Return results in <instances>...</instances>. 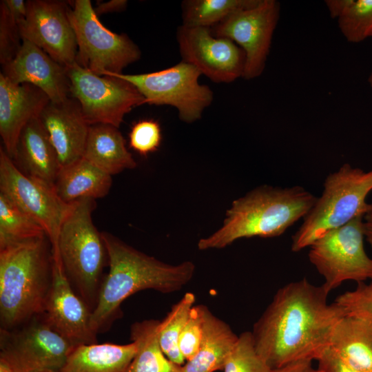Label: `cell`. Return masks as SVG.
<instances>
[{
	"label": "cell",
	"mask_w": 372,
	"mask_h": 372,
	"mask_svg": "<svg viewBox=\"0 0 372 372\" xmlns=\"http://www.w3.org/2000/svg\"><path fill=\"white\" fill-rule=\"evenodd\" d=\"M9 12L19 21L24 19L27 14L26 1L23 0H3Z\"/></svg>",
	"instance_id": "obj_39"
},
{
	"label": "cell",
	"mask_w": 372,
	"mask_h": 372,
	"mask_svg": "<svg viewBox=\"0 0 372 372\" xmlns=\"http://www.w3.org/2000/svg\"><path fill=\"white\" fill-rule=\"evenodd\" d=\"M76 347L54 330L43 313L0 330V359L16 372H59Z\"/></svg>",
	"instance_id": "obj_10"
},
{
	"label": "cell",
	"mask_w": 372,
	"mask_h": 372,
	"mask_svg": "<svg viewBox=\"0 0 372 372\" xmlns=\"http://www.w3.org/2000/svg\"><path fill=\"white\" fill-rule=\"evenodd\" d=\"M368 82L370 85V86L372 87V72L371 74H370L369 79H368Z\"/></svg>",
	"instance_id": "obj_43"
},
{
	"label": "cell",
	"mask_w": 372,
	"mask_h": 372,
	"mask_svg": "<svg viewBox=\"0 0 372 372\" xmlns=\"http://www.w3.org/2000/svg\"><path fill=\"white\" fill-rule=\"evenodd\" d=\"M322 285L302 278L280 287L251 331L258 353L272 370L300 360H318L329 349L345 316Z\"/></svg>",
	"instance_id": "obj_1"
},
{
	"label": "cell",
	"mask_w": 372,
	"mask_h": 372,
	"mask_svg": "<svg viewBox=\"0 0 372 372\" xmlns=\"http://www.w3.org/2000/svg\"><path fill=\"white\" fill-rule=\"evenodd\" d=\"M317 197L304 187L262 185L233 201L223 226L198 249H222L244 238H273L307 216Z\"/></svg>",
	"instance_id": "obj_3"
},
{
	"label": "cell",
	"mask_w": 372,
	"mask_h": 372,
	"mask_svg": "<svg viewBox=\"0 0 372 372\" xmlns=\"http://www.w3.org/2000/svg\"><path fill=\"white\" fill-rule=\"evenodd\" d=\"M345 316L359 317L372 322V281L358 283L357 287L338 296L334 302Z\"/></svg>",
	"instance_id": "obj_32"
},
{
	"label": "cell",
	"mask_w": 372,
	"mask_h": 372,
	"mask_svg": "<svg viewBox=\"0 0 372 372\" xmlns=\"http://www.w3.org/2000/svg\"><path fill=\"white\" fill-rule=\"evenodd\" d=\"M24 174L54 186L61 165L56 152L39 117L30 121L19 138L15 158Z\"/></svg>",
	"instance_id": "obj_20"
},
{
	"label": "cell",
	"mask_w": 372,
	"mask_h": 372,
	"mask_svg": "<svg viewBox=\"0 0 372 372\" xmlns=\"http://www.w3.org/2000/svg\"><path fill=\"white\" fill-rule=\"evenodd\" d=\"M26 5V17L19 23L22 40L34 43L61 65L73 64L78 48L69 18L70 3L28 0Z\"/></svg>",
	"instance_id": "obj_15"
},
{
	"label": "cell",
	"mask_w": 372,
	"mask_h": 372,
	"mask_svg": "<svg viewBox=\"0 0 372 372\" xmlns=\"http://www.w3.org/2000/svg\"><path fill=\"white\" fill-rule=\"evenodd\" d=\"M48 372H55V371H48Z\"/></svg>",
	"instance_id": "obj_44"
},
{
	"label": "cell",
	"mask_w": 372,
	"mask_h": 372,
	"mask_svg": "<svg viewBox=\"0 0 372 372\" xmlns=\"http://www.w3.org/2000/svg\"><path fill=\"white\" fill-rule=\"evenodd\" d=\"M39 119L56 152L61 169L83 158L90 125L75 99L70 96L61 103L50 101Z\"/></svg>",
	"instance_id": "obj_19"
},
{
	"label": "cell",
	"mask_w": 372,
	"mask_h": 372,
	"mask_svg": "<svg viewBox=\"0 0 372 372\" xmlns=\"http://www.w3.org/2000/svg\"><path fill=\"white\" fill-rule=\"evenodd\" d=\"M109 262L96 304L92 311L91 327L98 334L109 329L122 314V302L145 289L169 293L182 289L192 279L195 265L191 261L170 265L145 254L107 232H102Z\"/></svg>",
	"instance_id": "obj_2"
},
{
	"label": "cell",
	"mask_w": 372,
	"mask_h": 372,
	"mask_svg": "<svg viewBox=\"0 0 372 372\" xmlns=\"http://www.w3.org/2000/svg\"><path fill=\"white\" fill-rule=\"evenodd\" d=\"M45 236L35 220L0 193V247Z\"/></svg>",
	"instance_id": "obj_29"
},
{
	"label": "cell",
	"mask_w": 372,
	"mask_h": 372,
	"mask_svg": "<svg viewBox=\"0 0 372 372\" xmlns=\"http://www.w3.org/2000/svg\"><path fill=\"white\" fill-rule=\"evenodd\" d=\"M96 206L93 198L76 201L61 227L58 240L65 274L74 291L92 311L96 304L107 257L102 234L92 218Z\"/></svg>",
	"instance_id": "obj_6"
},
{
	"label": "cell",
	"mask_w": 372,
	"mask_h": 372,
	"mask_svg": "<svg viewBox=\"0 0 372 372\" xmlns=\"http://www.w3.org/2000/svg\"><path fill=\"white\" fill-rule=\"evenodd\" d=\"M0 372H16L5 360L0 359Z\"/></svg>",
	"instance_id": "obj_42"
},
{
	"label": "cell",
	"mask_w": 372,
	"mask_h": 372,
	"mask_svg": "<svg viewBox=\"0 0 372 372\" xmlns=\"http://www.w3.org/2000/svg\"><path fill=\"white\" fill-rule=\"evenodd\" d=\"M338 22L349 42L359 43L372 37V0H348Z\"/></svg>",
	"instance_id": "obj_30"
},
{
	"label": "cell",
	"mask_w": 372,
	"mask_h": 372,
	"mask_svg": "<svg viewBox=\"0 0 372 372\" xmlns=\"http://www.w3.org/2000/svg\"><path fill=\"white\" fill-rule=\"evenodd\" d=\"M1 66V73L12 83L35 85L52 103H61L71 96L67 67L29 41L23 40L15 58Z\"/></svg>",
	"instance_id": "obj_17"
},
{
	"label": "cell",
	"mask_w": 372,
	"mask_h": 372,
	"mask_svg": "<svg viewBox=\"0 0 372 372\" xmlns=\"http://www.w3.org/2000/svg\"><path fill=\"white\" fill-rule=\"evenodd\" d=\"M70 95L79 103L90 125L107 124L119 128L124 116L145 99L127 81L112 75H99L76 61L67 66Z\"/></svg>",
	"instance_id": "obj_12"
},
{
	"label": "cell",
	"mask_w": 372,
	"mask_h": 372,
	"mask_svg": "<svg viewBox=\"0 0 372 372\" xmlns=\"http://www.w3.org/2000/svg\"><path fill=\"white\" fill-rule=\"evenodd\" d=\"M223 370L224 372H272L271 368L258 353L251 331L238 335Z\"/></svg>",
	"instance_id": "obj_31"
},
{
	"label": "cell",
	"mask_w": 372,
	"mask_h": 372,
	"mask_svg": "<svg viewBox=\"0 0 372 372\" xmlns=\"http://www.w3.org/2000/svg\"><path fill=\"white\" fill-rule=\"evenodd\" d=\"M272 372H321L318 367L314 368L311 360L293 362L272 370Z\"/></svg>",
	"instance_id": "obj_37"
},
{
	"label": "cell",
	"mask_w": 372,
	"mask_h": 372,
	"mask_svg": "<svg viewBox=\"0 0 372 372\" xmlns=\"http://www.w3.org/2000/svg\"><path fill=\"white\" fill-rule=\"evenodd\" d=\"M329 349L358 372H372V322L344 316L332 333Z\"/></svg>",
	"instance_id": "obj_21"
},
{
	"label": "cell",
	"mask_w": 372,
	"mask_h": 372,
	"mask_svg": "<svg viewBox=\"0 0 372 372\" xmlns=\"http://www.w3.org/2000/svg\"><path fill=\"white\" fill-rule=\"evenodd\" d=\"M50 102L48 95L35 85L14 83L0 73V134L3 149L12 160L22 130L32 118L39 117Z\"/></svg>",
	"instance_id": "obj_18"
},
{
	"label": "cell",
	"mask_w": 372,
	"mask_h": 372,
	"mask_svg": "<svg viewBox=\"0 0 372 372\" xmlns=\"http://www.w3.org/2000/svg\"><path fill=\"white\" fill-rule=\"evenodd\" d=\"M0 193L35 220L49 238L54 260H61L58 240L61 227L75 203H66L54 187L25 174L0 147Z\"/></svg>",
	"instance_id": "obj_11"
},
{
	"label": "cell",
	"mask_w": 372,
	"mask_h": 372,
	"mask_svg": "<svg viewBox=\"0 0 372 372\" xmlns=\"http://www.w3.org/2000/svg\"><path fill=\"white\" fill-rule=\"evenodd\" d=\"M83 158L110 176L137 165L118 128L107 124L90 125Z\"/></svg>",
	"instance_id": "obj_23"
},
{
	"label": "cell",
	"mask_w": 372,
	"mask_h": 372,
	"mask_svg": "<svg viewBox=\"0 0 372 372\" xmlns=\"http://www.w3.org/2000/svg\"><path fill=\"white\" fill-rule=\"evenodd\" d=\"M238 335L205 307L203 333L197 353L182 366L183 372H215L223 370Z\"/></svg>",
	"instance_id": "obj_22"
},
{
	"label": "cell",
	"mask_w": 372,
	"mask_h": 372,
	"mask_svg": "<svg viewBox=\"0 0 372 372\" xmlns=\"http://www.w3.org/2000/svg\"><path fill=\"white\" fill-rule=\"evenodd\" d=\"M137 350L136 342L79 344L59 372H127Z\"/></svg>",
	"instance_id": "obj_24"
},
{
	"label": "cell",
	"mask_w": 372,
	"mask_h": 372,
	"mask_svg": "<svg viewBox=\"0 0 372 372\" xmlns=\"http://www.w3.org/2000/svg\"><path fill=\"white\" fill-rule=\"evenodd\" d=\"M279 16L277 1L258 0L211 28L215 36L233 41L244 51L245 79H255L263 72Z\"/></svg>",
	"instance_id": "obj_13"
},
{
	"label": "cell",
	"mask_w": 372,
	"mask_h": 372,
	"mask_svg": "<svg viewBox=\"0 0 372 372\" xmlns=\"http://www.w3.org/2000/svg\"><path fill=\"white\" fill-rule=\"evenodd\" d=\"M69 18L77 43L76 62L101 75L122 74L123 70L140 59L138 45L125 34H116L99 21L90 0L70 3Z\"/></svg>",
	"instance_id": "obj_7"
},
{
	"label": "cell",
	"mask_w": 372,
	"mask_h": 372,
	"mask_svg": "<svg viewBox=\"0 0 372 372\" xmlns=\"http://www.w3.org/2000/svg\"><path fill=\"white\" fill-rule=\"evenodd\" d=\"M321 372H358L345 364L329 349L317 360Z\"/></svg>",
	"instance_id": "obj_36"
},
{
	"label": "cell",
	"mask_w": 372,
	"mask_h": 372,
	"mask_svg": "<svg viewBox=\"0 0 372 372\" xmlns=\"http://www.w3.org/2000/svg\"><path fill=\"white\" fill-rule=\"evenodd\" d=\"M195 302V295L187 292L158 324V341L163 352L172 362L180 366L185 360L180 352L178 340Z\"/></svg>",
	"instance_id": "obj_28"
},
{
	"label": "cell",
	"mask_w": 372,
	"mask_h": 372,
	"mask_svg": "<svg viewBox=\"0 0 372 372\" xmlns=\"http://www.w3.org/2000/svg\"><path fill=\"white\" fill-rule=\"evenodd\" d=\"M258 0H186L182 3L183 25L209 28Z\"/></svg>",
	"instance_id": "obj_27"
},
{
	"label": "cell",
	"mask_w": 372,
	"mask_h": 372,
	"mask_svg": "<svg viewBox=\"0 0 372 372\" xmlns=\"http://www.w3.org/2000/svg\"><path fill=\"white\" fill-rule=\"evenodd\" d=\"M372 191V169L365 172L343 164L325 178L322 192L291 238V249L298 252L319 238L372 211L366 201Z\"/></svg>",
	"instance_id": "obj_5"
},
{
	"label": "cell",
	"mask_w": 372,
	"mask_h": 372,
	"mask_svg": "<svg viewBox=\"0 0 372 372\" xmlns=\"http://www.w3.org/2000/svg\"><path fill=\"white\" fill-rule=\"evenodd\" d=\"M2 1L0 3V63L5 65L15 58L19 52L23 40L19 23Z\"/></svg>",
	"instance_id": "obj_33"
},
{
	"label": "cell",
	"mask_w": 372,
	"mask_h": 372,
	"mask_svg": "<svg viewBox=\"0 0 372 372\" xmlns=\"http://www.w3.org/2000/svg\"><path fill=\"white\" fill-rule=\"evenodd\" d=\"M205 305H194L180 335L178 348L186 361L197 353L203 333Z\"/></svg>",
	"instance_id": "obj_35"
},
{
	"label": "cell",
	"mask_w": 372,
	"mask_h": 372,
	"mask_svg": "<svg viewBox=\"0 0 372 372\" xmlns=\"http://www.w3.org/2000/svg\"><path fill=\"white\" fill-rule=\"evenodd\" d=\"M363 231L366 240L372 247V211L364 217Z\"/></svg>",
	"instance_id": "obj_41"
},
{
	"label": "cell",
	"mask_w": 372,
	"mask_h": 372,
	"mask_svg": "<svg viewBox=\"0 0 372 372\" xmlns=\"http://www.w3.org/2000/svg\"><path fill=\"white\" fill-rule=\"evenodd\" d=\"M127 5L126 0H111L107 2L99 3L94 9V12L99 17L100 14L121 12L124 10Z\"/></svg>",
	"instance_id": "obj_38"
},
{
	"label": "cell",
	"mask_w": 372,
	"mask_h": 372,
	"mask_svg": "<svg viewBox=\"0 0 372 372\" xmlns=\"http://www.w3.org/2000/svg\"><path fill=\"white\" fill-rule=\"evenodd\" d=\"M202 74L192 65L181 61L159 71L137 74L103 72L127 81L145 99V103L170 105L178 110L179 118L187 123L202 116L213 101L212 90L198 81Z\"/></svg>",
	"instance_id": "obj_8"
},
{
	"label": "cell",
	"mask_w": 372,
	"mask_h": 372,
	"mask_svg": "<svg viewBox=\"0 0 372 372\" xmlns=\"http://www.w3.org/2000/svg\"><path fill=\"white\" fill-rule=\"evenodd\" d=\"M182 61L216 83L243 77L245 54L233 41L215 36L209 28L180 25L176 34Z\"/></svg>",
	"instance_id": "obj_14"
},
{
	"label": "cell",
	"mask_w": 372,
	"mask_h": 372,
	"mask_svg": "<svg viewBox=\"0 0 372 372\" xmlns=\"http://www.w3.org/2000/svg\"><path fill=\"white\" fill-rule=\"evenodd\" d=\"M53 267L47 236L0 247L1 329H14L43 313Z\"/></svg>",
	"instance_id": "obj_4"
},
{
	"label": "cell",
	"mask_w": 372,
	"mask_h": 372,
	"mask_svg": "<svg viewBox=\"0 0 372 372\" xmlns=\"http://www.w3.org/2000/svg\"><path fill=\"white\" fill-rule=\"evenodd\" d=\"M43 313L54 330L76 346L97 343L92 310L74 291L61 260H54L52 285Z\"/></svg>",
	"instance_id": "obj_16"
},
{
	"label": "cell",
	"mask_w": 372,
	"mask_h": 372,
	"mask_svg": "<svg viewBox=\"0 0 372 372\" xmlns=\"http://www.w3.org/2000/svg\"><path fill=\"white\" fill-rule=\"evenodd\" d=\"M364 216L325 234L309 246L310 262L330 293L346 281L372 280V258L364 249Z\"/></svg>",
	"instance_id": "obj_9"
},
{
	"label": "cell",
	"mask_w": 372,
	"mask_h": 372,
	"mask_svg": "<svg viewBox=\"0 0 372 372\" xmlns=\"http://www.w3.org/2000/svg\"><path fill=\"white\" fill-rule=\"evenodd\" d=\"M161 141L160 124L153 118L141 119L135 122L129 133L130 147L143 156L157 151Z\"/></svg>",
	"instance_id": "obj_34"
},
{
	"label": "cell",
	"mask_w": 372,
	"mask_h": 372,
	"mask_svg": "<svg viewBox=\"0 0 372 372\" xmlns=\"http://www.w3.org/2000/svg\"><path fill=\"white\" fill-rule=\"evenodd\" d=\"M348 0H327L325 3L330 16L338 19L347 4Z\"/></svg>",
	"instance_id": "obj_40"
},
{
	"label": "cell",
	"mask_w": 372,
	"mask_h": 372,
	"mask_svg": "<svg viewBox=\"0 0 372 372\" xmlns=\"http://www.w3.org/2000/svg\"><path fill=\"white\" fill-rule=\"evenodd\" d=\"M160 320H145L130 327V339L136 342L137 350L127 372H183L178 365L163 352L158 335Z\"/></svg>",
	"instance_id": "obj_26"
},
{
	"label": "cell",
	"mask_w": 372,
	"mask_h": 372,
	"mask_svg": "<svg viewBox=\"0 0 372 372\" xmlns=\"http://www.w3.org/2000/svg\"><path fill=\"white\" fill-rule=\"evenodd\" d=\"M112 183V176L82 158L61 169L54 187L63 202L73 203L83 198L105 196Z\"/></svg>",
	"instance_id": "obj_25"
}]
</instances>
